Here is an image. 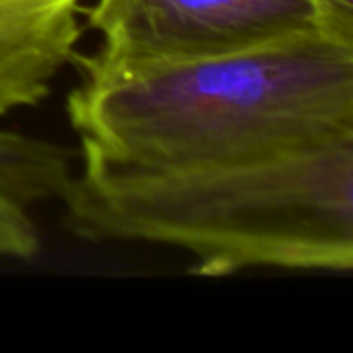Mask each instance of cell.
<instances>
[{"label":"cell","instance_id":"obj_3","mask_svg":"<svg viewBox=\"0 0 353 353\" xmlns=\"http://www.w3.org/2000/svg\"><path fill=\"white\" fill-rule=\"evenodd\" d=\"M87 23L118 58L219 54L319 29L310 0H95Z\"/></svg>","mask_w":353,"mask_h":353},{"label":"cell","instance_id":"obj_7","mask_svg":"<svg viewBox=\"0 0 353 353\" xmlns=\"http://www.w3.org/2000/svg\"><path fill=\"white\" fill-rule=\"evenodd\" d=\"M316 27L327 37L353 46V0H310Z\"/></svg>","mask_w":353,"mask_h":353},{"label":"cell","instance_id":"obj_4","mask_svg":"<svg viewBox=\"0 0 353 353\" xmlns=\"http://www.w3.org/2000/svg\"><path fill=\"white\" fill-rule=\"evenodd\" d=\"M81 35V0H0V118L50 95Z\"/></svg>","mask_w":353,"mask_h":353},{"label":"cell","instance_id":"obj_6","mask_svg":"<svg viewBox=\"0 0 353 353\" xmlns=\"http://www.w3.org/2000/svg\"><path fill=\"white\" fill-rule=\"evenodd\" d=\"M41 248V238L29 207L0 194V259L27 261Z\"/></svg>","mask_w":353,"mask_h":353},{"label":"cell","instance_id":"obj_1","mask_svg":"<svg viewBox=\"0 0 353 353\" xmlns=\"http://www.w3.org/2000/svg\"><path fill=\"white\" fill-rule=\"evenodd\" d=\"M72 130L103 159L182 168L296 151L353 137V46L319 29L186 56L74 54Z\"/></svg>","mask_w":353,"mask_h":353},{"label":"cell","instance_id":"obj_2","mask_svg":"<svg viewBox=\"0 0 353 353\" xmlns=\"http://www.w3.org/2000/svg\"><path fill=\"white\" fill-rule=\"evenodd\" d=\"M87 240L172 246L192 275L353 267V137L238 161L139 168L81 149L60 199Z\"/></svg>","mask_w":353,"mask_h":353},{"label":"cell","instance_id":"obj_5","mask_svg":"<svg viewBox=\"0 0 353 353\" xmlns=\"http://www.w3.org/2000/svg\"><path fill=\"white\" fill-rule=\"evenodd\" d=\"M70 153L58 143L0 126V194L33 207L60 199L68 186Z\"/></svg>","mask_w":353,"mask_h":353}]
</instances>
